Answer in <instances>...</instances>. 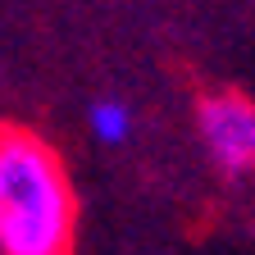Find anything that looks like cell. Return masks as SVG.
I'll return each mask as SVG.
<instances>
[{"mask_svg":"<svg viewBox=\"0 0 255 255\" xmlns=\"http://www.w3.org/2000/svg\"><path fill=\"white\" fill-rule=\"evenodd\" d=\"M78 196L59 155L27 128L0 123V255H73Z\"/></svg>","mask_w":255,"mask_h":255,"instance_id":"6da1fadb","label":"cell"},{"mask_svg":"<svg viewBox=\"0 0 255 255\" xmlns=\"http://www.w3.org/2000/svg\"><path fill=\"white\" fill-rule=\"evenodd\" d=\"M196 128L223 173H255V101L242 91H214L196 105Z\"/></svg>","mask_w":255,"mask_h":255,"instance_id":"7a4b0ae2","label":"cell"},{"mask_svg":"<svg viewBox=\"0 0 255 255\" xmlns=\"http://www.w3.org/2000/svg\"><path fill=\"white\" fill-rule=\"evenodd\" d=\"M87 123H91V137L105 141V146H119V141H128V132H132V114H128V105H119V101H96Z\"/></svg>","mask_w":255,"mask_h":255,"instance_id":"3957f363","label":"cell"}]
</instances>
